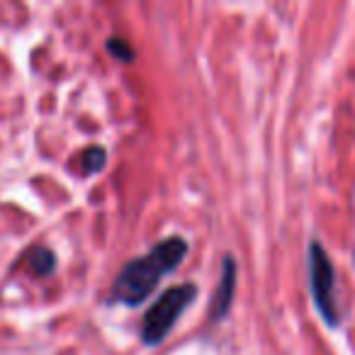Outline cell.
I'll return each mask as SVG.
<instances>
[{"label":"cell","instance_id":"obj_4","mask_svg":"<svg viewBox=\"0 0 355 355\" xmlns=\"http://www.w3.org/2000/svg\"><path fill=\"white\" fill-rule=\"evenodd\" d=\"M234 290H236V261H234V256H224L222 277H219L212 304H209V321L227 319L229 306H232V302H234Z\"/></svg>","mask_w":355,"mask_h":355},{"label":"cell","instance_id":"obj_2","mask_svg":"<svg viewBox=\"0 0 355 355\" xmlns=\"http://www.w3.org/2000/svg\"><path fill=\"white\" fill-rule=\"evenodd\" d=\"M195 297H198V287L193 282L168 287L144 314L141 343L148 345V348H156L158 343H163L168 338V334H171V329L175 326V321L195 302Z\"/></svg>","mask_w":355,"mask_h":355},{"label":"cell","instance_id":"obj_7","mask_svg":"<svg viewBox=\"0 0 355 355\" xmlns=\"http://www.w3.org/2000/svg\"><path fill=\"white\" fill-rule=\"evenodd\" d=\"M107 51L119 61H132L134 59L132 46H129V42L122 40V37H112V40H107Z\"/></svg>","mask_w":355,"mask_h":355},{"label":"cell","instance_id":"obj_3","mask_svg":"<svg viewBox=\"0 0 355 355\" xmlns=\"http://www.w3.org/2000/svg\"><path fill=\"white\" fill-rule=\"evenodd\" d=\"M309 290L314 306L329 329L340 326V309L336 302V272L331 258L319 241L309 243Z\"/></svg>","mask_w":355,"mask_h":355},{"label":"cell","instance_id":"obj_1","mask_svg":"<svg viewBox=\"0 0 355 355\" xmlns=\"http://www.w3.org/2000/svg\"><path fill=\"white\" fill-rule=\"evenodd\" d=\"M188 256V241L180 236H168L158 241L146 256H139L134 261L124 263L119 275L112 282L110 302L127 306L144 304L148 295L158 287V282L175 270Z\"/></svg>","mask_w":355,"mask_h":355},{"label":"cell","instance_id":"obj_6","mask_svg":"<svg viewBox=\"0 0 355 355\" xmlns=\"http://www.w3.org/2000/svg\"><path fill=\"white\" fill-rule=\"evenodd\" d=\"M80 163H83V173L88 175H95L105 168L107 163V151L103 146H88L83 153H80Z\"/></svg>","mask_w":355,"mask_h":355},{"label":"cell","instance_id":"obj_5","mask_svg":"<svg viewBox=\"0 0 355 355\" xmlns=\"http://www.w3.org/2000/svg\"><path fill=\"white\" fill-rule=\"evenodd\" d=\"M56 268V256L49 251V248H35V251L30 253V270L35 272V275H51Z\"/></svg>","mask_w":355,"mask_h":355}]
</instances>
